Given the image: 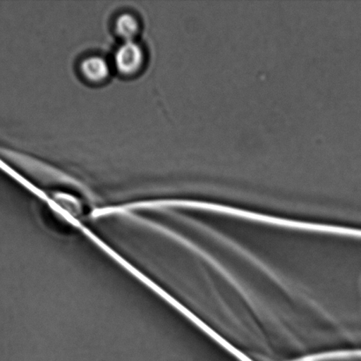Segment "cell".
Instances as JSON below:
<instances>
[{"instance_id": "1", "label": "cell", "mask_w": 361, "mask_h": 361, "mask_svg": "<svg viewBox=\"0 0 361 361\" xmlns=\"http://www.w3.org/2000/svg\"><path fill=\"white\" fill-rule=\"evenodd\" d=\"M0 152L3 157L38 178L56 180V182L68 184V185L80 186L77 180L71 178L69 175H66V173L60 171L59 169L52 167L51 165L37 160V159L11 150H0Z\"/></svg>"}, {"instance_id": "2", "label": "cell", "mask_w": 361, "mask_h": 361, "mask_svg": "<svg viewBox=\"0 0 361 361\" xmlns=\"http://www.w3.org/2000/svg\"><path fill=\"white\" fill-rule=\"evenodd\" d=\"M146 63V53L136 41L123 42L114 54V67L120 75L132 78L137 75Z\"/></svg>"}, {"instance_id": "3", "label": "cell", "mask_w": 361, "mask_h": 361, "mask_svg": "<svg viewBox=\"0 0 361 361\" xmlns=\"http://www.w3.org/2000/svg\"><path fill=\"white\" fill-rule=\"evenodd\" d=\"M79 70L83 79L92 85L105 83L111 73L107 60L100 56H90L84 59L80 63Z\"/></svg>"}, {"instance_id": "4", "label": "cell", "mask_w": 361, "mask_h": 361, "mask_svg": "<svg viewBox=\"0 0 361 361\" xmlns=\"http://www.w3.org/2000/svg\"><path fill=\"white\" fill-rule=\"evenodd\" d=\"M114 30L123 42L135 41L141 31L140 21L134 14L123 13L116 17Z\"/></svg>"}]
</instances>
